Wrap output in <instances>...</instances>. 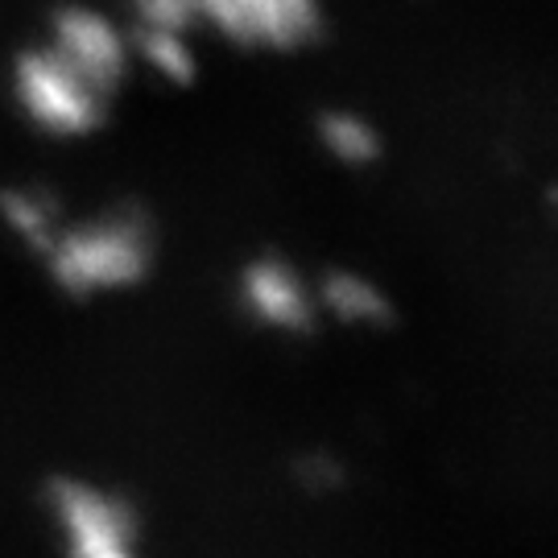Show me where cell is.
Here are the masks:
<instances>
[{"label":"cell","mask_w":558,"mask_h":558,"mask_svg":"<svg viewBox=\"0 0 558 558\" xmlns=\"http://www.w3.org/2000/svg\"><path fill=\"white\" fill-rule=\"evenodd\" d=\"M248 294H253V306H257L265 319H274V323L306 319V294H302L299 281L290 278L286 269H257Z\"/></svg>","instance_id":"1"},{"label":"cell","mask_w":558,"mask_h":558,"mask_svg":"<svg viewBox=\"0 0 558 558\" xmlns=\"http://www.w3.org/2000/svg\"><path fill=\"white\" fill-rule=\"evenodd\" d=\"M223 9L260 34H290L306 17V0H223Z\"/></svg>","instance_id":"2"},{"label":"cell","mask_w":558,"mask_h":558,"mask_svg":"<svg viewBox=\"0 0 558 558\" xmlns=\"http://www.w3.org/2000/svg\"><path fill=\"white\" fill-rule=\"evenodd\" d=\"M331 302H336L343 315H356V319H364V315H377L380 311V299L373 286H364V281H339L336 290H331Z\"/></svg>","instance_id":"3"},{"label":"cell","mask_w":558,"mask_h":558,"mask_svg":"<svg viewBox=\"0 0 558 558\" xmlns=\"http://www.w3.org/2000/svg\"><path fill=\"white\" fill-rule=\"evenodd\" d=\"M327 141L336 145L343 158H368L373 154V133L360 120H336V124H327Z\"/></svg>","instance_id":"4"}]
</instances>
